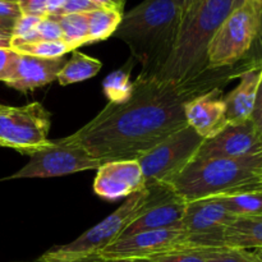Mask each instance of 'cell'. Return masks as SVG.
I'll return each mask as SVG.
<instances>
[{
	"label": "cell",
	"instance_id": "1",
	"mask_svg": "<svg viewBox=\"0 0 262 262\" xmlns=\"http://www.w3.org/2000/svg\"><path fill=\"white\" fill-rule=\"evenodd\" d=\"M235 66L206 69L184 82L137 77L127 101L109 102L69 137L95 159H138L187 127L186 105L212 90L223 89L227 82L239 76L243 71L235 69Z\"/></svg>",
	"mask_w": 262,
	"mask_h": 262
},
{
	"label": "cell",
	"instance_id": "2",
	"mask_svg": "<svg viewBox=\"0 0 262 262\" xmlns=\"http://www.w3.org/2000/svg\"><path fill=\"white\" fill-rule=\"evenodd\" d=\"M182 12L174 0H143L123 14L114 35L140 61L141 78H155L170 58Z\"/></svg>",
	"mask_w": 262,
	"mask_h": 262
},
{
	"label": "cell",
	"instance_id": "3",
	"mask_svg": "<svg viewBox=\"0 0 262 262\" xmlns=\"http://www.w3.org/2000/svg\"><path fill=\"white\" fill-rule=\"evenodd\" d=\"M246 0H196L182 13L170 58L155 79L184 82L207 68V49L212 36L230 13Z\"/></svg>",
	"mask_w": 262,
	"mask_h": 262
},
{
	"label": "cell",
	"instance_id": "4",
	"mask_svg": "<svg viewBox=\"0 0 262 262\" xmlns=\"http://www.w3.org/2000/svg\"><path fill=\"white\" fill-rule=\"evenodd\" d=\"M170 188L186 202L262 191V152L234 159L192 160L171 182Z\"/></svg>",
	"mask_w": 262,
	"mask_h": 262
},
{
	"label": "cell",
	"instance_id": "5",
	"mask_svg": "<svg viewBox=\"0 0 262 262\" xmlns=\"http://www.w3.org/2000/svg\"><path fill=\"white\" fill-rule=\"evenodd\" d=\"M170 187H152L127 197L124 204L105 217L94 228L79 235L68 245L56 246L42 255V257L56 261H74L87 257H96L102 250L120 237L125 228L151 205L173 194Z\"/></svg>",
	"mask_w": 262,
	"mask_h": 262
},
{
	"label": "cell",
	"instance_id": "6",
	"mask_svg": "<svg viewBox=\"0 0 262 262\" xmlns=\"http://www.w3.org/2000/svg\"><path fill=\"white\" fill-rule=\"evenodd\" d=\"M262 26V4L246 0L222 23L207 49V68L235 66L247 54Z\"/></svg>",
	"mask_w": 262,
	"mask_h": 262
},
{
	"label": "cell",
	"instance_id": "7",
	"mask_svg": "<svg viewBox=\"0 0 262 262\" xmlns=\"http://www.w3.org/2000/svg\"><path fill=\"white\" fill-rule=\"evenodd\" d=\"M192 127L182 128L137 159L146 188L170 187L171 182L191 163L204 143Z\"/></svg>",
	"mask_w": 262,
	"mask_h": 262
},
{
	"label": "cell",
	"instance_id": "8",
	"mask_svg": "<svg viewBox=\"0 0 262 262\" xmlns=\"http://www.w3.org/2000/svg\"><path fill=\"white\" fill-rule=\"evenodd\" d=\"M49 129L50 113L41 102L25 106L0 105V146L31 156L50 143Z\"/></svg>",
	"mask_w": 262,
	"mask_h": 262
},
{
	"label": "cell",
	"instance_id": "9",
	"mask_svg": "<svg viewBox=\"0 0 262 262\" xmlns=\"http://www.w3.org/2000/svg\"><path fill=\"white\" fill-rule=\"evenodd\" d=\"M104 160L95 159L71 137L50 141L45 148L30 156V161L8 179L53 178L84 170H97Z\"/></svg>",
	"mask_w": 262,
	"mask_h": 262
},
{
	"label": "cell",
	"instance_id": "10",
	"mask_svg": "<svg viewBox=\"0 0 262 262\" xmlns=\"http://www.w3.org/2000/svg\"><path fill=\"white\" fill-rule=\"evenodd\" d=\"M200 250L193 235L182 227L148 230L120 238L99 253L102 260L143 261L177 251Z\"/></svg>",
	"mask_w": 262,
	"mask_h": 262
},
{
	"label": "cell",
	"instance_id": "11",
	"mask_svg": "<svg viewBox=\"0 0 262 262\" xmlns=\"http://www.w3.org/2000/svg\"><path fill=\"white\" fill-rule=\"evenodd\" d=\"M234 217L219 200L211 197L187 202L181 227L193 235L200 250L225 247L223 241L224 228Z\"/></svg>",
	"mask_w": 262,
	"mask_h": 262
},
{
	"label": "cell",
	"instance_id": "12",
	"mask_svg": "<svg viewBox=\"0 0 262 262\" xmlns=\"http://www.w3.org/2000/svg\"><path fill=\"white\" fill-rule=\"evenodd\" d=\"M262 152V137L251 119L228 123L216 136L205 140L193 160L234 159Z\"/></svg>",
	"mask_w": 262,
	"mask_h": 262
},
{
	"label": "cell",
	"instance_id": "13",
	"mask_svg": "<svg viewBox=\"0 0 262 262\" xmlns=\"http://www.w3.org/2000/svg\"><path fill=\"white\" fill-rule=\"evenodd\" d=\"M96 171L94 191L106 201H117L146 189L137 159L105 161Z\"/></svg>",
	"mask_w": 262,
	"mask_h": 262
},
{
	"label": "cell",
	"instance_id": "14",
	"mask_svg": "<svg viewBox=\"0 0 262 262\" xmlns=\"http://www.w3.org/2000/svg\"><path fill=\"white\" fill-rule=\"evenodd\" d=\"M222 92L223 89L212 90L189 101L184 107L187 124L204 140L216 136L228 124Z\"/></svg>",
	"mask_w": 262,
	"mask_h": 262
},
{
	"label": "cell",
	"instance_id": "15",
	"mask_svg": "<svg viewBox=\"0 0 262 262\" xmlns=\"http://www.w3.org/2000/svg\"><path fill=\"white\" fill-rule=\"evenodd\" d=\"M67 61L68 59L64 56L49 59L18 54L14 71L7 84L22 92L42 87L56 81Z\"/></svg>",
	"mask_w": 262,
	"mask_h": 262
},
{
	"label": "cell",
	"instance_id": "16",
	"mask_svg": "<svg viewBox=\"0 0 262 262\" xmlns=\"http://www.w3.org/2000/svg\"><path fill=\"white\" fill-rule=\"evenodd\" d=\"M187 202L177 196L176 193L160 200L151 205L143 214L136 217L120 234V238H127L137 233L148 230L168 229V228L181 227V222L186 214ZM117 239V241H118Z\"/></svg>",
	"mask_w": 262,
	"mask_h": 262
},
{
	"label": "cell",
	"instance_id": "17",
	"mask_svg": "<svg viewBox=\"0 0 262 262\" xmlns=\"http://www.w3.org/2000/svg\"><path fill=\"white\" fill-rule=\"evenodd\" d=\"M262 69L250 68L239 74V83L223 99L228 123H243L252 114Z\"/></svg>",
	"mask_w": 262,
	"mask_h": 262
},
{
	"label": "cell",
	"instance_id": "18",
	"mask_svg": "<svg viewBox=\"0 0 262 262\" xmlns=\"http://www.w3.org/2000/svg\"><path fill=\"white\" fill-rule=\"evenodd\" d=\"M223 241L225 247L241 250L262 248V215L235 216L225 225Z\"/></svg>",
	"mask_w": 262,
	"mask_h": 262
},
{
	"label": "cell",
	"instance_id": "19",
	"mask_svg": "<svg viewBox=\"0 0 262 262\" xmlns=\"http://www.w3.org/2000/svg\"><path fill=\"white\" fill-rule=\"evenodd\" d=\"M101 67V61L97 60V59L91 58V56L79 53V51H73L71 59H68L60 73L58 74L56 81L61 86L83 82L96 76Z\"/></svg>",
	"mask_w": 262,
	"mask_h": 262
},
{
	"label": "cell",
	"instance_id": "20",
	"mask_svg": "<svg viewBox=\"0 0 262 262\" xmlns=\"http://www.w3.org/2000/svg\"><path fill=\"white\" fill-rule=\"evenodd\" d=\"M48 17V15H46ZM60 25L63 31V41L71 51H76L79 46L90 43L89 18L87 13L64 15H49Z\"/></svg>",
	"mask_w": 262,
	"mask_h": 262
},
{
	"label": "cell",
	"instance_id": "21",
	"mask_svg": "<svg viewBox=\"0 0 262 262\" xmlns=\"http://www.w3.org/2000/svg\"><path fill=\"white\" fill-rule=\"evenodd\" d=\"M124 13L114 9H100L87 13L89 18L90 43L109 38L119 27Z\"/></svg>",
	"mask_w": 262,
	"mask_h": 262
},
{
	"label": "cell",
	"instance_id": "22",
	"mask_svg": "<svg viewBox=\"0 0 262 262\" xmlns=\"http://www.w3.org/2000/svg\"><path fill=\"white\" fill-rule=\"evenodd\" d=\"M225 209L234 216H260L262 215V191L237 192L217 196Z\"/></svg>",
	"mask_w": 262,
	"mask_h": 262
},
{
	"label": "cell",
	"instance_id": "23",
	"mask_svg": "<svg viewBox=\"0 0 262 262\" xmlns=\"http://www.w3.org/2000/svg\"><path fill=\"white\" fill-rule=\"evenodd\" d=\"M104 94L109 99V102L120 104L127 101L132 95L133 82L129 81V71L125 68L118 69L105 78L102 83Z\"/></svg>",
	"mask_w": 262,
	"mask_h": 262
},
{
	"label": "cell",
	"instance_id": "24",
	"mask_svg": "<svg viewBox=\"0 0 262 262\" xmlns=\"http://www.w3.org/2000/svg\"><path fill=\"white\" fill-rule=\"evenodd\" d=\"M15 53L22 54V55H31L37 56V58H60L64 56L67 53L71 51L66 42L63 40L59 41H45L38 40L33 42L22 43L12 48Z\"/></svg>",
	"mask_w": 262,
	"mask_h": 262
},
{
	"label": "cell",
	"instance_id": "25",
	"mask_svg": "<svg viewBox=\"0 0 262 262\" xmlns=\"http://www.w3.org/2000/svg\"><path fill=\"white\" fill-rule=\"evenodd\" d=\"M206 262H257L255 253L233 247H216L199 250Z\"/></svg>",
	"mask_w": 262,
	"mask_h": 262
},
{
	"label": "cell",
	"instance_id": "26",
	"mask_svg": "<svg viewBox=\"0 0 262 262\" xmlns=\"http://www.w3.org/2000/svg\"><path fill=\"white\" fill-rule=\"evenodd\" d=\"M36 35L38 40L59 41L63 40V31L60 25L51 17H43L36 27Z\"/></svg>",
	"mask_w": 262,
	"mask_h": 262
},
{
	"label": "cell",
	"instance_id": "27",
	"mask_svg": "<svg viewBox=\"0 0 262 262\" xmlns=\"http://www.w3.org/2000/svg\"><path fill=\"white\" fill-rule=\"evenodd\" d=\"M138 262H206L199 250L177 251V252L166 253V255L156 256L148 260Z\"/></svg>",
	"mask_w": 262,
	"mask_h": 262
},
{
	"label": "cell",
	"instance_id": "28",
	"mask_svg": "<svg viewBox=\"0 0 262 262\" xmlns=\"http://www.w3.org/2000/svg\"><path fill=\"white\" fill-rule=\"evenodd\" d=\"M100 9L96 4L91 0H66L60 9L53 15H64V14H79V13H90L94 10Z\"/></svg>",
	"mask_w": 262,
	"mask_h": 262
},
{
	"label": "cell",
	"instance_id": "29",
	"mask_svg": "<svg viewBox=\"0 0 262 262\" xmlns=\"http://www.w3.org/2000/svg\"><path fill=\"white\" fill-rule=\"evenodd\" d=\"M17 58L18 53L12 49H0V81L5 83L9 81L14 71Z\"/></svg>",
	"mask_w": 262,
	"mask_h": 262
},
{
	"label": "cell",
	"instance_id": "30",
	"mask_svg": "<svg viewBox=\"0 0 262 262\" xmlns=\"http://www.w3.org/2000/svg\"><path fill=\"white\" fill-rule=\"evenodd\" d=\"M50 0H17L20 13L25 15L46 17Z\"/></svg>",
	"mask_w": 262,
	"mask_h": 262
},
{
	"label": "cell",
	"instance_id": "31",
	"mask_svg": "<svg viewBox=\"0 0 262 262\" xmlns=\"http://www.w3.org/2000/svg\"><path fill=\"white\" fill-rule=\"evenodd\" d=\"M250 119L262 137V73H261L260 83H258L257 94H256L255 105H253V110Z\"/></svg>",
	"mask_w": 262,
	"mask_h": 262
},
{
	"label": "cell",
	"instance_id": "32",
	"mask_svg": "<svg viewBox=\"0 0 262 262\" xmlns=\"http://www.w3.org/2000/svg\"><path fill=\"white\" fill-rule=\"evenodd\" d=\"M22 15L17 0H0V17L15 19Z\"/></svg>",
	"mask_w": 262,
	"mask_h": 262
},
{
	"label": "cell",
	"instance_id": "33",
	"mask_svg": "<svg viewBox=\"0 0 262 262\" xmlns=\"http://www.w3.org/2000/svg\"><path fill=\"white\" fill-rule=\"evenodd\" d=\"M94 4H96L99 8H105V9H114L123 12L125 0H91Z\"/></svg>",
	"mask_w": 262,
	"mask_h": 262
},
{
	"label": "cell",
	"instance_id": "34",
	"mask_svg": "<svg viewBox=\"0 0 262 262\" xmlns=\"http://www.w3.org/2000/svg\"><path fill=\"white\" fill-rule=\"evenodd\" d=\"M0 49H12V32L0 30Z\"/></svg>",
	"mask_w": 262,
	"mask_h": 262
},
{
	"label": "cell",
	"instance_id": "35",
	"mask_svg": "<svg viewBox=\"0 0 262 262\" xmlns=\"http://www.w3.org/2000/svg\"><path fill=\"white\" fill-rule=\"evenodd\" d=\"M35 262H104L101 257L96 256V257H87V258H81V260H74V261H56V260H50V258L45 257H38Z\"/></svg>",
	"mask_w": 262,
	"mask_h": 262
},
{
	"label": "cell",
	"instance_id": "36",
	"mask_svg": "<svg viewBox=\"0 0 262 262\" xmlns=\"http://www.w3.org/2000/svg\"><path fill=\"white\" fill-rule=\"evenodd\" d=\"M66 0H50L49 2V7H48V15H53L60 9V7L63 5V3Z\"/></svg>",
	"mask_w": 262,
	"mask_h": 262
},
{
	"label": "cell",
	"instance_id": "37",
	"mask_svg": "<svg viewBox=\"0 0 262 262\" xmlns=\"http://www.w3.org/2000/svg\"><path fill=\"white\" fill-rule=\"evenodd\" d=\"M14 23H15V19H9V18L0 17V30L12 32L13 27H14Z\"/></svg>",
	"mask_w": 262,
	"mask_h": 262
},
{
	"label": "cell",
	"instance_id": "38",
	"mask_svg": "<svg viewBox=\"0 0 262 262\" xmlns=\"http://www.w3.org/2000/svg\"><path fill=\"white\" fill-rule=\"evenodd\" d=\"M174 3H176L177 7L181 9L182 13L186 12L187 8L189 7V0H174Z\"/></svg>",
	"mask_w": 262,
	"mask_h": 262
},
{
	"label": "cell",
	"instance_id": "39",
	"mask_svg": "<svg viewBox=\"0 0 262 262\" xmlns=\"http://www.w3.org/2000/svg\"><path fill=\"white\" fill-rule=\"evenodd\" d=\"M253 253H255L256 258H257V262H262V253L258 252L257 250H253Z\"/></svg>",
	"mask_w": 262,
	"mask_h": 262
},
{
	"label": "cell",
	"instance_id": "40",
	"mask_svg": "<svg viewBox=\"0 0 262 262\" xmlns=\"http://www.w3.org/2000/svg\"><path fill=\"white\" fill-rule=\"evenodd\" d=\"M104 262H138L133 260H104Z\"/></svg>",
	"mask_w": 262,
	"mask_h": 262
},
{
	"label": "cell",
	"instance_id": "41",
	"mask_svg": "<svg viewBox=\"0 0 262 262\" xmlns=\"http://www.w3.org/2000/svg\"><path fill=\"white\" fill-rule=\"evenodd\" d=\"M250 2H255V3H258V4H262V0H250Z\"/></svg>",
	"mask_w": 262,
	"mask_h": 262
},
{
	"label": "cell",
	"instance_id": "42",
	"mask_svg": "<svg viewBox=\"0 0 262 262\" xmlns=\"http://www.w3.org/2000/svg\"><path fill=\"white\" fill-rule=\"evenodd\" d=\"M193 2H196V0H189V5H191ZM187 9H188V8H187Z\"/></svg>",
	"mask_w": 262,
	"mask_h": 262
},
{
	"label": "cell",
	"instance_id": "43",
	"mask_svg": "<svg viewBox=\"0 0 262 262\" xmlns=\"http://www.w3.org/2000/svg\"><path fill=\"white\" fill-rule=\"evenodd\" d=\"M257 251H258V252L262 253V248H257Z\"/></svg>",
	"mask_w": 262,
	"mask_h": 262
},
{
	"label": "cell",
	"instance_id": "44",
	"mask_svg": "<svg viewBox=\"0 0 262 262\" xmlns=\"http://www.w3.org/2000/svg\"><path fill=\"white\" fill-rule=\"evenodd\" d=\"M19 262H25V261H19ZM33 262H35V261H33Z\"/></svg>",
	"mask_w": 262,
	"mask_h": 262
}]
</instances>
